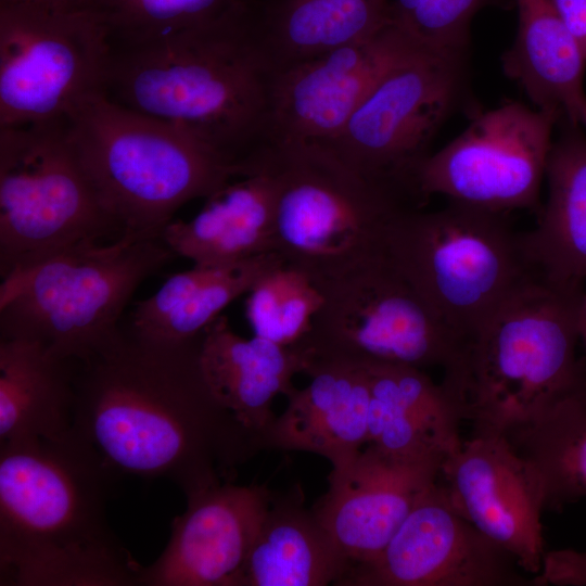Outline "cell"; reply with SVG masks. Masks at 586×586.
Returning a JSON list of instances; mask_svg holds the SVG:
<instances>
[{
	"label": "cell",
	"instance_id": "obj_5",
	"mask_svg": "<svg viewBox=\"0 0 586 586\" xmlns=\"http://www.w3.org/2000/svg\"><path fill=\"white\" fill-rule=\"evenodd\" d=\"M67 119L79 158L123 233L161 237L184 204L241 176L200 140L104 93Z\"/></svg>",
	"mask_w": 586,
	"mask_h": 586
},
{
	"label": "cell",
	"instance_id": "obj_17",
	"mask_svg": "<svg viewBox=\"0 0 586 586\" xmlns=\"http://www.w3.org/2000/svg\"><path fill=\"white\" fill-rule=\"evenodd\" d=\"M446 456L402 457L373 444L332 469L313 511L355 564L375 558L420 496L438 479Z\"/></svg>",
	"mask_w": 586,
	"mask_h": 586
},
{
	"label": "cell",
	"instance_id": "obj_32",
	"mask_svg": "<svg viewBox=\"0 0 586 586\" xmlns=\"http://www.w3.org/2000/svg\"><path fill=\"white\" fill-rule=\"evenodd\" d=\"M515 9V0H388V23L438 53H468L471 25L482 10Z\"/></svg>",
	"mask_w": 586,
	"mask_h": 586
},
{
	"label": "cell",
	"instance_id": "obj_6",
	"mask_svg": "<svg viewBox=\"0 0 586 586\" xmlns=\"http://www.w3.org/2000/svg\"><path fill=\"white\" fill-rule=\"evenodd\" d=\"M504 213L448 203L409 209L390 225L384 253L437 316L470 343L537 276Z\"/></svg>",
	"mask_w": 586,
	"mask_h": 586
},
{
	"label": "cell",
	"instance_id": "obj_7",
	"mask_svg": "<svg viewBox=\"0 0 586 586\" xmlns=\"http://www.w3.org/2000/svg\"><path fill=\"white\" fill-rule=\"evenodd\" d=\"M264 158L278 182L275 251L316 284L384 253L392 221L421 208L320 143L276 144Z\"/></svg>",
	"mask_w": 586,
	"mask_h": 586
},
{
	"label": "cell",
	"instance_id": "obj_10",
	"mask_svg": "<svg viewBox=\"0 0 586 586\" xmlns=\"http://www.w3.org/2000/svg\"><path fill=\"white\" fill-rule=\"evenodd\" d=\"M322 294L304 346L310 357L441 368L466 391L471 345L382 253L316 284Z\"/></svg>",
	"mask_w": 586,
	"mask_h": 586
},
{
	"label": "cell",
	"instance_id": "obj_15",
	"mask_svg": "<svg viewBox=\"0 0 586 586\" xmlns=\"http://www.w3.org/2000/svg\"><path fill=\"white\" fill-rule=\"evenodd\" d=\"M429 50L392 24L377 34L277 69L275 145L328 143L395 66Z\"/></svg>",
	"mask_w": 586,
	"mask_h": 586
},
{
	"label": "cell",
	"instance_id": "obj_36",
	"mask_svg": "<svg viewBox=\"0 0 586 586\" xmlns=\"http://www.w3.org/2000/svg\"><path fill=\"white\" fill-rule=\"evenodd\" d=\"M579 341H582L586 347V291H584L579 306L577 317Z\"/></svg>",
	"mask_w": 586,
	"mask_h": 586
},
{
	"label": "cell",
	"instance_id": "obj_29",
	"mask_svg": "<svg viewBox=\"0 0 586 586\" xmlns=\"http://www.w3.org/2000/svg\"><path fill=\"white\" fill-rule=\"evenodd\" d=\"M388 0H258L256 26L276 68L371 37Z\"/></svg>",
	"mask_w": 586,
	"mask_h": 586
},
{
	"label": "cell",
	"instance_id": "obj_27",
	"mask_svg": "<svg viewBox=\"0 0 586 586\" xmlns=\"http://www.w3.org/2000/svg\"><path fill=\"white\" fill-rule=\"evenodd\" d=\"M75 361L41 344L0 339V443L54 440L73 429Z\"/></svg>",
	"mask_w": 586,
	"mask_h": 586
},
{
	"label": "cell",
	"instance_id": "obj_21",
	"mask_svg": "<svg viewBox=\"0 0 586 586\" xmlns=\"http://www.w3.org/2000/svg\"><path fill=\"white\" fill-rule=\"evenodd\" d=\"M277 177L262 157L205 199L189 220H173L162 238L178 257L195 266L238 263L275 251Z\"/></svg>",
	"mask_w": 586,
	"mask_h": 586
},
{
	"label": "cell",
	"instance_id": "obj_13",
	"mask_svg": "<svg viewBox=\"0 0 586 586\" xmlns=\"http://www.w3.org/2000/svg\"><path fill=\"white\" fill-rule=\"evenodd\" d=\"M561 113L510 101L479 113L457 138L421 164L417 186L426 201L450 202L494 213L540 209L552 133Z\"/></svg>",
	"mask_w": 586,
	"mask_h": 586
},
{
	"label": "cell",
	"instance_id": "obj_16",
	"mask_svg": "<svg viewBox=\"0 0 586 586\" xmlns=\"http://www.w3.org/2000/svg\"><path fill=\"white\" fill-rule=\"evenodd\" d=\"M440 477L456 511L537 575L545 556L542 486L504 433L475 431L448 454Z\"/></svg>",
	"mask_w": 586,
	"mask_h": 586
},
{
	"label": "cell",
	"instance_id": "obj_9",
	"mask_svg": "<svg viewBox=\"0 0 586 586\" xmlns=\"http://www.w3.org/2000/svg\"><path fill=\"white\" fill-rule=\"evenodd\" d=\"M123 234L73 142L67 118L0 127V276Z\"/></svg>",
	"mask_w": 586,
	"mask_h": 586
},
{
	"label": "cell",
	"instance_id": "obj_20",
	"mask_svg": "<svg viewBox=\"0 0 586 586\" xmlns=\"http://www.w3.org/2000/svg\"><path fill=\"white\" fill-rule=\"evenodd\" d=\"M366 367L368 444L402 457L447 456L460 446V424L470 419L469 400L460 388L444 380L436 383L412 366L369 362Z\"/></svg>",
	"mask_w": 586,
	"mask_h": 586
},
{
	"label": "cell",
	"instance_id": "obj_1",
	"mask_svg": "<svg viewBox=\"0 0 586 586\" xmlns=\"http://www.w3.org/2000/svg\"><path fill=\"white\" fill-rule=\"evenodd\" d=\"M202 336L153 341L123 323L75 361L73 428L120 476L167 479L188 497L265 450L209 385Z\"/></svg>",
	"mask_w": 586,
	"mask_h": 586
},
{
	"label": "cell",
	"instance_id": "obj_3",
	"mask_svg": "<svg viewBox=\"0 0 586 586\" xmlns=\"http://www.w3.org/2000/svg\"><path fill=\"white\" fill-rule=\"evenodd\" d=\"M119 477L74 428L0 443V585L137 586L106 519Z\"/></svg>",
	"mask_w": 586,
	"mask_h": 586
},
{
	"label": "cell",
	"instance_id": "obj_22",
	"mask_svg": "<svg viewBox=\"0 0 586 586\" xmlns=\"http://www.w3.org/2000/svg\"><path fill=\"white\" fill-rule=\"evenodd\" d=\"M200 357L218 398L266 449V436L277 417L272 402L295 387L294 377L308 365V349L254 334L241 336L221 315L203 332Z\"/></svg>",
	"mask_w": 586,
	"mask_h": 586
},
{
	"label": "cell",
	"instance_id": "obj_4",
	"mask_svg": "<svg viewBox=\"0 0 586 586\" xmlns=\"http://www.w3.org/2000/svg\"><path fill=\"white\" fill-rule=\"evenodd\" d=\"M175 253L162 235L81 243L1 278L0 339L34 341L82 360L111 341L138 288Z\"/></svg>",
	"mask_w": 586,
	"mask_h": 586
},
{
	"label": "cell",
	"instance_id": "obj_24",
	"mask_svg": "<svg viewBox=\"0 0 586 586\" xmlns=\"http://www.w3.org/2000/svg\"><path fill=\"white\" fill-rule=\"evenodd\" d=\"M351 568L300 487L272 494L237 586L340 585Z\"/></svg>",
	"mask_w": 586,
	"mask_h": 586
},
{
	"label": "cell",
	"instance_id": "obj_30",
	"mask_svg": "<svg viewBox=\"0 0 586 586\" xmlns=\"http://www.w3.org/2000/svg\"><path fill=\"white\" fill-rule=\"evenodd\" d=\"M253 0H92L112 43L152 41L213 24Z\"/></svg>",
	"mask_w": 586,
	"mask_h": 586
},
{
	"label": "cell",
	"instance_id": "obj_25",
	"mask_svg": "<svg viewBox=\"0 0 586 586\" xmlns=\"http://www.w3.org/2000/svg\"><path fill=\"white\" fill-rule=\"evenodd\" d=\"M515 39L502 55L505 74L537 109L586 129V59L552 0H515Z\"/></svg>",
	"mask_w": 586,
	"mask_h": 586
},
{
	"label": "cell",
	"instance_id": "obj_14",
	"mask_svg": "<svg viewBox=\"0 0 586 586\" xmlns=\"http://www.w3.org/2000/svg\"><path fill=\"white\" fill-rule=\"evenodd\" d=\"M512 555L460 515L437 480L372 560L340 586H534Z\"/></svg>",
	"mask_w": 586,
	"mask_h": 586
},
{
	"label": "cell",
	"instance_id": "obj_31",
	"mask_svg": "<svg viewBox=\"0 0 586 586\" xmlns=\"http://www.w3.org/2000/svg\"><path fill=\"white\" fill-rule=\"evenodd\" d=\"M246 295L245 316L253 334L284 346L306 342L322 304L316 283L285 263L263 275Z\"/></svg>",
	"mask_w": 586,
	"mask_h": 586
},
{
	"label": "cell",
	"instance_id": "obj_18",
	"mask_svg": "<svg viewBox=\"0 0 586 586\" xmlns=\"http://www.w3.org/2000/svg\"><path fill=\"white\" fill-rule=\"evenodd\" d=\"M265 485L224 482L187 498L160 557L141 566L140 586H237L270 505Z\"/></svg>",
	"mask_w": 586,
	"mask_h": 586
},
{
	"label": "cell",
	"instance_id": "obj_2",
	"mask_svg": "<svg viewBox=\"0 0 586 586\" xmlns=\"http://www.w3.org/2000/svg\"><path fill=\"white\" fill-rule=\"evenodd\" d=\"M207 26L140 43H112L104 94L200 140L241 175L273 145L277 68L256 4Z\"/></svg>",
	"mask_w": 586,
	"mask_h": 586
},
{
	"label": "cell",
	"instance_id": "obj_19",
	"mask_svg": "<svg viewBox=\"0 0 586 586\" xmlns=\"http://www.w3.org/2000/svg\"><path fill=\"white\" fill-rule=\"evenodd\" d=\"M309 382L286 396L266 436V449L307 451L332 469L348 464L368 444L370 388L366 364L310 357Z\"/></svg>",
	"mask_w": 586,
	"mask_h": 586
},
{
	"label": "cell",
	"instance_id": "obj_35",
	"mask_svg": "<svg viewBox=\"0 0 586 586\" xmlns=\"http://www.w3.org/2000/svg\"><path fill=\"white\" fill-rule=\"evenodd\" d=\"M92 0H0L3 4L33 7L58 12L89 10Z\"/></svg>",
	"mask_w": 586,
	"mask_h": 586
},
{
	"label": "cell",
	"instance_id": "obj_28",
	"mask_svg": "<svg viewBox=\"0 0 586 586\" xmlns=\"http://www.w3.org/2000/svg\"><path fill=\"white\" fill-rule=\"evenodd\" d=\"M504 434L537 473L544 510L586 498V361L572 384Z\"/></svg>",
	"mask_w": 586,
	"mask_h": 586
},
{
	"label": "cell",
	"instance_id": "obj_33",
	"mask_svg": "<svg viewBox=\"0 0 586 586\" xmlns=\"http://www.w3.org/2000/svg\"><path fill=\"white\" fill-rule=\"evenodd\" d=\"M534 586H586V551L558 549L545 552Z\"/></svg>",
	"mask_w": 586,
	"mask_h": 586
},
{
	"label": "cell",
	"instance_id": "obj_11",
	"mask_svg": "<svg viewBox=\"0 0 586 586\" xmlns=\"http://www.w3.org/2000/svg\"><path fill=\"white\" fill-rule=\"evenodd\" d=\"M469 92L468 53L423 50L391 69L323 145L367 180L423 207L419 168Z\"/></svg>",
	"mask_w": 586,
	"mask_h": 586
},
{
	"label": "cell",
	"instance_id": "obj_12",
	"mask_svg": "<svg viewBox=\"0 0 586 586\" xmlns=\"http://www.w3.org/2000/svg\"><path fill=\"white\" fill-rule=\"evenodd\" d=\"M110 55L91 10L0 3V127L67 118L104 93Z\"/></svg>",
	"mask_w": 586,
	"mask_h": 586
},
{
	"label": "cell",
	"instance_id": "obj_23",
	"mask_svg": "<svg viewBox=\"0 0 586 586\" xmlns=\"http://www.w3.org/2000/svg\"><path fill=\"white\" fill-rule=\"evenodd\" d=\"M548 156V199L536 227L522 233L526 257L544 280L583 286L586 280V136L560 117Z\"/></svg>",
	"mask_w": 586,
	"mask_h": 586
},
{
	"label": "cell",
	"instance_id": "obj_26",
	"mask_svg": "<svg viewBox=\"0 0 586 586\" xmlns=\"http://www.w3.org/2000/svg\"><path fill=\"white\" fill-rule=\"evenodd\" d=\"M285 263L273 252L214 266H195L167 278L161 288L136 303L125 324L140 337L184 342L196 339L222 310L247 294L270 269Z\"/></svg>",
	"mask_w": 586,
	"mask_h": 586
},
{
	"label": "cell",
	"instance_id": "obj_34",
	"mask_svg": "<svg viewBox=\"0 0 586 586\" xmlns=\"http://www.w3.org/2000/svg\"><path fill=\"white\" fill-rule=\"evenodd\" d=\"M552 3L586 59V0H552Z\"/></svg>",
	"mask_w": 586,
	"mask_h": 586
},
{
	"label": "cell",
	"instance_id": "obj_8",
	"mask_svg": "<svg viewBox=\"0 0 586 586\" xmlns=\"http://www.w3.org/2000/svg\"><path fill=\"white\" fill-rule=\"evenodd\" d=\"M583 286L539 276L518 289L471 342L468 400L472 430L504 433L572 384Z\"/></svg>",
	"mask_w": 586,
	"mask_h": 586
}]
</instances>
